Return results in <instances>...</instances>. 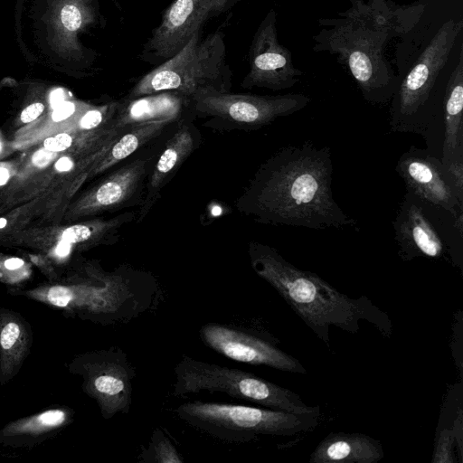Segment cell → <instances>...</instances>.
I'll list each match as a JSON object with an SVG mask.
<instances>
[{
  "label": "cell",
  "instance_id": "6da1fadb",
  "mask_svg": "<svg viewBox=\"0 0 463 463\" xmlns=\"http://www.w3.org/2000/svg\"><path fill=\"white\" fill-rule=\"evenodd\" d=\"M328 146L309 140L288 145L259 166L235 206L262 224L359 232L357 221L335 202Z\"/></svg>",
  "mask_w": 463,
  "mask_h": 463
},
{
  "label": "cell",
  "instance_id": "7a4b0ae2",
  "mask_svg": "<svg viewBox=\"0 0 463 463\" xmlns=\"http://www.w3.org/2000/svg\"><path fill=\"white\" fill-rule=\"evenodd\" d=\"M248 253L255 273L280 295L327 346L331 326L355 334L362 320L372 324L383 335L391 336V319L367 297L352 298L341 293L316 273L288 262L269 245L250 241Z\"/></svg>",
  "mask_w": 463,
  "mask_h": 463
},
{
  "label": "cell",
  "instance_id": "3957f363",
  "mask_svg": "<svg viewBox=\"0 0 463 463\" xmlns=\"http://www.w3.org/2000/svg\"><path fill=\"white\" fill-rule=\"evenodd\" d=\"M340 19L320 20L332 26L314 37V50L337 54L356 81L364 99L374 106L390 104L400 82L383 55L391 36L401 27L394 16L357 0Z\"/></svg>",
  "mask_w": 463,
  "mask_h": 463
},
{
  "label": "cell",
  "instance_id": "277c9868",
  "mask_svg": "<svg viewBox=\"0 0 463 463\" xmlns=\"http://www.w3.org/2000/svg\"><path fill=\"white\" fill-rule=\"evenodd\" d=\"M231 87L222 33L201 41L199 31L178 53L142 77L128 99L168 91L190 101L198 93L229 92Z\"/></svg>",
  "mask_w": 463,
  "mask_h": 463
},
{
  "label": "cell",
  "instance_id": "5b68a950",
  "mask_svg": "<svg viewBox=\"0 0 463 463\" xmlns=\"http://www.w3.org/2000/svg\"><path fill=\"white\" fill-rule=\"evenodd\" d=\"M173 394L221 392L264 408L297 415L320 416L318 405H307L292 391L237 368L183 355L174 369Z\"/></svg>",
  "mask_w": 463,
  "mask_h": 463
},
{
  "label": "cell",
  "instance_id": "8992f818",
  "mask_svg": "<svg viewBox=\"0 0 463 463\" xmlns=\"http://www.w3.org/2000/svg\"><path fill=\"white\" fill-rule=\"evenodd\" d=\"M177 417L226 443H247L260 436H293L313 430L320 416L297 415L264 407L194 401L175 409Z\"/></svg>",
  "mask_w": 463,
  "mask_h": 463
},
{
  "label": "cell",
  "instance_id": "52a82bcc",
  "mask_svg": "<svg viewBox=\"0 0 463 463\" xmlns=\"http://www.w3.org/2000/svg\"><path fill=\"white\" fill-rule=\"evenodd\" d=\"M462 27V21L444 23L411 69L400 80L390 102L392 132L418 134L423 137L443 96L437 99L434 91L437 80Z\"/></svg>",
  "mask_w": 463,
  "mask_h": 463
},
{
  "label": "cell",
  "instance_id": "ba28073f",
  "mask_svg": "<svg viewBox=\"0 0 463 463\" xmlns=\"http://www.w3.org/2000/svg\"><path fill=\"white\" fill-rule=\"evenodd\" d=\"M101 324L135 317L142 311L140 291L134 289L131 276L116 271H96L90 279L43 286L14 292Z\"/></svg>",
  "mask_w": 463,
  "mask_h": 463
},
{
  "label": "cell",
  "instance_id": "9c48e42d",
  "mask_svg": "<svg viewBox=\"0 0 463 463\" xmlns=\"http://www.w3.org/2000/svg\"><path fill=\"white\" fill-rule=\"evenodd\" d=\"M392 225L402 260L449 258L462 268L463 215L455 217L406 191Z\"/></svg>",
  "mask_w": 463,
  "mask_h": 463
},
{
  "label": "cell",
  "instance_id": "30bf717a",
  "mask_svg": "<svg viewBox=\"0 0 463 463\" xmlns=\"http://www.w3.org/2000/svg\"><path fill=\"white\" fill-rule=\"evenodd\" d=\"M311 98L302 93L275 96L201 92L190 103L205 126L218 130H256L306 108Z\"/></svg>",
  "mask_w": 463,
  "mask_h": 463
},
{
  "label": "cell",
  "instance_id": "8fae6325",
  "mask_svg": "<svg viewBox=\"0 0 463 463\" xmlns=\"http://www.w3.org/2000/svg\"><path fill=\"white\" fill-rule=\"evenodd\" d=\"M69 371L81 377L83 392L96 402L103 419L129 412L136 371L120 347L78 354Z\"/></svg>",
  "mask_w": 463,
  "mask_h": 463
},
{
  "label": "cell",
  "instance_id": "7c38bea8",
  "mask_svg": "<svg viewBox=\"0 0 463 463\" xmlns=\"http://www.w3.org/2000/svg\"><path fill=\"white\" fill-rule=\"evenodd\" d=\"M463 50L451 72L438 111L423 137L427 149L437 156L463 193Z\"/></svg>",
  "mask_w": 463,
  "mask_h": 463
},
{
  "label": "cell",
  "instance_id": "4fadbf2b",
  "mask_svg": "<svg viewBox=\"0 0 463 463\" xmlns=\"http://www.w3.org/2000/svg\"><path fill=\"white\" fill-rule=\"evenodd\" d=\"M199 336L208 348L231 360L288 373H307L297 358L282 351L273 342L249 331L207 323L200 328Z\"/></svg>",
  "mask_w": 463,
  "mask_h": 463
},
{
  "label": "cell",
  "instance_id": "5bb4252c",
  "mask_svg": "<svg viewBox=\"0 0 463 463\" xmlns=\"http://www.w3.org/2000/svg\"><path fill=\"white\" fill-rule=\"evenodd\" d=\"M395 171L403 180L406 191L455 217L463 215V194L440 160L427 148L411 145L399 157Z\"/></svg>",
  "mask_w": 463,
  "mask_h": 463
},
{
  "label": "cell",
  "instance_id": "9a60e30c",
  "mask_svg": "<svg viewBox=\"0 0 463 463\" xmlns=\"http://www.w3.org/2000/svg\"><path fill=\"white\" fill-rule=\"evenodd\" d=\"M303 71L296 68L288 49L278 40L276 13L271 10L259 26L250 50V71L241 86L274 91L296 85Z\"/></svg>",
  "mask_w": 463,
  "mask_h": 463
},
{
  "label": "cell",
  "instance_id": "2e32d148",
  "mask_svg": "<svg viewBox=\"0 0 463 463\" xmlns=\"http://www.w3.org/2000/svg\"><path fill=\"white\" fill-rule=\"evenodd\" d=\"M153 161L154 156L138 157L119 167L86 192L73 207L72 214L80 217L140 206Z\"/></svg>",
  "mask_w": 463,
  "mask_h": 463
},
{
  "label": "cell",
  "instance_id": "e0dca14e",
  "mask_svg": "<svg viewBox=\"0 0 463 463\" xmlns=\"http://www.w3.org/2000/svg\"><path fill=\"white\" fill-rule=\"evenodd\" d=\"M213 0H175L148 43L156 57L166 61L178 53L200 31L212 12Z\"/></svg>",
  "mask_w": 463,
  "mask_h": 463
},
{
  "label": "cell",
  "instance_id": "ac0fdd59",
  "mask_svg": "<svg viewBox=\"0 0 463 463\" xmlns=\"http://www.w3.org/2000/svg\"><path fill=\"white\" fill-rule=\"evenodd\" d=\"M198 140L192 126L182 123L165 144L151 168L143 202L137 213V222L146 216L160 197L161 191L194 152Z\"/></svg>",
  "mask_w": 463,
  "mask_h": 463
},
{
  "label": "cell",
  "instance_id": "d6986e66",
  "mask_svg": "<svg viewBox=\"0 0 463 463\" xmlns=\"http://www.w3.org/2000/svg\"><path fill=\"white\" fill-rule=\"evenodd\" d=\"M73 417L72 409L61 406L10 421L0 430V444L31 449L57 436L73 421Z\"/></svg>",
  "mask_w": 463,
  "mask_h": 463
},
{
  "label": "cell",
  "instance_id": "ffe728a7",
  "mask_svg": "<svg viewBox=\"0 0 463 463\" xmlns=\"http://www.w3.org/2000/svg\"><path fill=\"white\" fill-rule=\"evenodd\" d=\"M384 458L380 440L364 433L331 432L315 448L310 463H376Z\"/></svg>",
  "mask_w": 463,
  "mask_h": 463
},
{
  "label": "cell",
  "instance_id": "44dd1931",
  "mask_svg": "<svg viewBox=\"0 0 463 463\" xmlns=\"http://www.w3.org/2000/svg\"><path fill=\"white\" fill-rule=\"evenodd\" d=\"M33 331L18 312L0 308V384L9 383L31 352Z\"/></svg>",
  "mask_w": 463,
  "mask_h": 463
},
{
  "label": "cell",
  "instance_id": "7402d4cb",
  "mask_svg": "<svg viewBox=\"0 0 463 463\" xmlns=\"http://www.w3.org/2000/svg\"><path fill=\"white\" fill-rule=\"evenodd\" d=\"M176 119V118H168L128 127L117 136L105 155L87 171L84 176L99 175L122 162L161 135Z\"/></svg>",
  "mask_w": 463,
  "mask_h": 463
},
{
  "label": "cell",
  "instance_id": "603a6c76",
  "mask_svg": "<svg viewBox=\"0 0 463 463\" xmlns=\"http://www.w3.org/2000/svg\"><path fill=\"white\" fill-rule=\"evenodd\" d=\"M128 100V104H119L113 118L114 126L120 130L143 122L178 118L184 99L167 91Z\"/></svg>",
  "mask_w": 463,
  "mask_h": 463
},
{
  "label": "cell",
  "instance_id": "cb8c5ba5",
  "mask_svg": "<svg viewBox=\"0 0 463 463\" xmlns=\"http://www.w3.org/2000/svg\"><path fill=\"white\" fill-rule=\"evenodd\" d=\"M139 461L149 463H182L177 449L160 429L155 430L147 447L139 455Z\"/></svg>",
  "mask_w": 463,
  "mask_h": 463
},
{
  "label": "cell",
  "instance_id": "d4e9b609",
  "mask_svg": "<svg viewBox=\"0 0 463 463\" xmlns=\"http://www.w3.org/2000/svg\"><path fill=\"white\" fill-rule=\"evenodd\" d=\"M455 432L454 429L444 428L435 445L433 453V463H454L456 458L453 453Z\"/></svg>",
  "mask_w": 463,
  "mask_h": 463
},
{
  "label": "cell",
  "instance_id": "484cf974",
  "mask_svg": "<svg viewBox=\"0 0 463 463\" xmlns=\"http://www.w3.org/2000/svg\"><path fill=\"white\" fill-rule=\"evenodd\" d=\"M61 24L70 32H75L80 28L83 15L80 8L74 5H66L61 12Z\"/></svg>",
  "mask_w": 463,
  "mask_h": 463
},
{
  "label": "cell",
  "instance_id": "4316f807",
  "mask_svg": "<svg viewBox=\"0 0 463 463\" xmlns=\"http://www.w3.org/2000/svg\"><path fill=\"white\" fill-rule=\"evenodd\" d=\"M73 142L74 137L64 132L46 138L43 141V147L49 151L57 153L70 148Z\"/></svg>",
  "mask_w": 463,
  "mask_h": 463
},
{
  "label": "cell",
  "instance_id": "83f0119b",
  "mask_svg": "<svg viewBox=\"0 0 463 463\" xmlns=\"http://www.w3.org/2000/svg\"><path fill=\"white\" fill-rule=\"evenodd\" d=\"M75 104L71 101H64L54 108L52 118L54 121H62L69 118L75 112Z\"/></svg>",
  "mask_w": 463,
  "mask_h": 463
},
{
  "label": "cell",
  "instance_id": "f1b7e54d",
  "mask_svg": "<svg viewBox=\"0 0 463 463\" xmlns=\"http://www.w3.org/2000/svg\"><path fill=\"white\" fill-rule=\"evenodd\" d=\"M44 110V105L41 102H34L27 106L20 115L23 123H29L36 119Z\"/></svg>",
  "mask_w": 463,
  "mask_h": 463
},
{
  "label": "cell",
  "instance_id": "f546056e",
  "mask_svg": "<svg viewBox=\"0 0 463 463\" xmlns=\"http://www.w3.org/2000/svg\"><path fill=\"white\" fill-rule=\"evenodd\" d=\"M54 156V152L43 148L36 152V154L33 156V162L36 165L43 166L51 162Z\"/></svg>",
  "mask_w": 463,
  "mask_h": 463
},
{
  "label": "cell",
  "instance_id": "4dcf8cb0",
  "mask_svg": "<svg viewBox=\"0 0 463 463\" xmlns=\"http://www.w3.org/2000/svg\"><path fill=\"white\" fill-rule=\"evenodd\" d=\"M74 166L73 160L69 156H62L59 158L55 163V168L59 172H68Z\"/></svg>",
  "mask_w": 463,
  "mask_h": 463
},
{
  "label": "cell",
  "instance_id": "1f68e13d",
  "mask_svg": "<svg viewBox=\"0 0 463 463\" xmlns=\"http://www.w3.org/2000/svg\"><path fill=\"white\" fill-rule=\"evenodd\" d=\"M64 98L65 96L63 90L61 89H57L51 93L50 103L53 108H55L65 101Z\"/></svg>",
  "mask_w": 463,
  "mask_h": 463
},
{
  "label": "cell",
  "instance_id": "d6a6232c",
  "mask_svg": "<svg viewBox=\"0 0 463 463\" xmlns=\"http://www.w3.org/2000/svg\"><path fill=\"white\" fill-rule=\"evenodd\" d=\"M5 268L9 270H14L24 266V260L19 258H11L5 261Z\"/></svg>",
  "mask_w": 463,
  "mask_h": 463
},
{
  "label": "cell",
  "instance_id": "836d02e7",
  "mask_svg": "<svg viewBox=\"0 0 463 463\" xmlns=\"http://www.w3.org/2000/svg\"><path fill=\"white\" fill-rule=\"evenodd\" d=\"M71 245L68 243L61 242L56 248V253L60 256H65L69 253Z\"/></svg>",
  "mask_w": 463,
  "mask_h": 463
},
{
  "label": "cell",
  "instance_id": "e575fe53",
  "mask_svg": "<svg viewBox=\"0 0 463 463\" xmlns=\"http://www.w3.org/2000/svg\"><path fill=\"white\" fill-rule=\"evenodd\" d=\"M228 0H213L212 4V12L213 11H221L225 6Z\"/></svg>",
  "mask_w": 463,
  "mask_h": 463
},
{
  "label": "cell",
  "instance_id": "d590c367",
  "mask_svg": "<svg viewBox=\"0 0 463 463\" xmlns=\"http://www.w3.org/2000/svg\"><path fill=\"white\" fill-rule=\"evenodd\" d=\"M9 172L5 167H0V185H4L9 179Z\"/></svg>",
  "mask_w": 463,
  "mask_h": 463
},
{
  "label": "cell",
  "instance_id": "8d00e7d4",
  "mask_svg": "<svg viewBox=\"0 0 463 463\" xmlns=\"http://www.w3.org/2000/svg\"><path fill=\"white\" fill-rule=\"evenodd\" d=\"M6 223H7V219H5V218H1V219H0V229H1V228H4V227L6 225Z\"/></svg>",
  "mask_w": 463,
  "mask_h": 463
},
{
  "label": "cell",
  "instance_id": "74e56055",
  "mask_svg": "<svg viewBox=\"0 0 463 463\" xmlns=\"http://www.w3.org/2000/svg\"><path fill=\"white\" fill-rule=\"evenodd\" d=\"M0 150H1V144H0Z\"/></svg>",
  "mask_w": 463,
  "mask_h": 463
}]
</instances>
